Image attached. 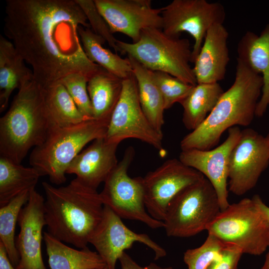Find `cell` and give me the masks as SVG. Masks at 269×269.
Returning <instances> with one entry per match:
<instances>
[{
    "mask_svg": "<svg viewBox=\"0 0 269 269\" xmlns=\"http://www.w3.org/2000/svg\"><path fill=\"white\" fill-rule=\"evenodd\" d=\"M221 211L216 192L204 177L173 198L163 221V228L168 237L193 236L206 230Z\"/></svg>",
    "mask_w": 269,
    "mask_h": 269,
    "instance_id": "52a82bcc",
    "label": "cell"
},
{
    "mask_svg": "<svg viewBox=\"0 0 269 269\" xmlns=\"http://www.w3.org/2000/svg\"><path fill=\"white\" fill-rule=\"evenodd\" d=\"M241 131L239 127H232L228 130L225 140L215 148L182 150L179 154V159L182 163L201 173L211 182L217 194L221 211L230 205L228 189L229 159Z\"/></svg>",
    "mask_w": 269,
    "mask_h": 269,
    "instance_id": "2e32d148",
    "label": "cell"
},
{
    "mask_svg": "<svg viewBox=\"0 0 269 269\" xmlns=\"http://www.w3.org/2000/svg\"><path fill=\"white\" fill-rule=\"evenodd\" d=\"M206 231L243 254L260 256L269 246V225L252 199L245 198L221 211Z\"/></svg>",
    "mask_w": 269,
    "mask_h": 269,
    "instance_id": "ba28073f",
    "label": "cell"
},
{
    "mask_svg": "<svg viewBox=\"0 0 269 269\" xmlns=\"http://www.w3.org/2000/svg\"><path fill=\"white\" fill-rule=\"evenodd\" d=\"M229 32L223 24L207 32L193 68L197 84L219 83L224 79L230 60Z\"/></svg>",
    "mask_w": 269,
    "mask_h": 269,
    "instance_id": "d6986e66",
    "label": "cell"
},
{
    "mask_svg": "<svg viewBox=\"0 0 269 269\" xmlns=\"http://www.w3.org/2000/svg\"><path fill=\"white\" fill-rule=\"evenodd\" d=\"M134 155L133 146L126 149L122 160L104 182L100 193L102 202L122 219L138 221L153 229L163 228V221L154 219L146 211L143 177L128 175Z\"/></svg>",
    "mask_w": 269,
    "mask_h": 269,
    "instance_id": "9c48e42d",
    "label": "cell"
},
{
    "mask_svg": "<svg viewBox=\"0 0 269 269\" xmlns=\"http://www.w3.org/2000/svg\"><path fill=\"white\" fill-rule=\"evenodd\" d=\"M237 51V58L262 77L263 86L256 110V116L261 117L269 107V24L259 35L251 31L245 32Z\"/></svg>",
    "mask_w": 269,
    "mask_h": 269,
    "instance_id": "ffe728a7",
    "label": "cell"
},
{
    "mask_svg": "<svg viewBox=\"0 0 269 269\" xmlns=\"http://www.w3.org/2000/svg\"><path fill=\"white\" fill-rule=\"evenodd\" d=\"M42 185L47 232L79 249L87 247L103 216L104 205L100 193L76 178L64 186L56 187L47 182Z\"/></svg>",
    "mask_w": 269,
    "mask_h": 269,
    "instance_id": "7a4b0ae2",
    "label": "cell"
},
{
    "mask_svg": "<svg viewBox=\"0 0 269 269\" xmlns=\"http://www.w3.org/2000/svg\"><path fill=\"white\" fill-rule=\"evenodd\" d=\"M153 75L162 97L165 110L176 103H180L194 86L163 72L153 71Z\"/></svg>",
    "mask_w": 269,
    "mask_h": 269,
    "instance_id": "4dcf8cb0",
    "label": "cell"
},
{
    "mask_svg": "<svg viewBox=\"0 0 269 269\" xmlns=\"http://www.w3.org/2000/svg\"><path fill=\"white\" fill-rule=\"evenodd\" d=\"M11 41L0 35V112L7 107L9 97L16 89L18 90L34 80L32 70Z\"/></svg>",
    "mask_w": 269,
    "mask_h": 269,
    "instance_id": "44dd1931",
    "label": "cell"
},
{
    "mask_svg": "<svg viewBox=\"0 0 269 269\" xmlns=\"http://www.w3.org/2000/svg\"><path fill=\"white\" fill-rule=\"evenodd\" d=\"M88 80L78 73L69 74L59 83L66 89L78 110L87 119H93V110L87 90Z\"/></svg>",
    "mask_w": 269,
    "mask_h": 269,
    "instance_id": "1f68e13d",
    "label": "cell"
},
{
    "mask_svg": "<svg viewBox=\"0 0 269 269\" xmlns=\"http://www.w3.org/2000/svg\"><path fill=\"white\" fill-rule=\"evenodd\" d=\"M121 54H127L152 71L167 73L182 81L196 85L197 83L191 62L189 40L165 33L161 29H143L139 40L128 43L118 40Z\"/></svg>",
    "mask_w": 269,
    "mask_h": 269,
    "instance_id": "8992f818",
    "label": "cell"
},
{
    "mask_svg": "<svg viewBox=\"0 0 269 269\" xmlns=\"http://www.w3.org/2000/svg\"><path fill=\"white\" fill-rule=\"evenodd\" d=\"M113 34L123 33L137 42L147 28L162 29V7L155 8L150 0H94Z\"/></svg>",
    "mask_w": 269,
    "mask_h": 269,
    "instance_id": "9a60e30c",
    "label": "cell"
},
{
    "mask_svg": "<svg viewBox=\"0 0 269 269\" xmlns=\"http://www.w3.org/2000/svg\"><path fill=\"white\" fill-rule=\"evenodd\" d=\"M40 177L32 167H24L6 157H0V207L21 193L30 191Z\"/></svg>",
    "mask_w": 269,
    "mask_h": 269,
    "instance_id": "83f0119b",
    "label": "cell"
},
{
    "mask_svg": "<svg viewBox=\"0 0 269 269\" xmlns=\"http://www.w3.org/2000/svg\"><path fill=\"white\" fill-rule=\"evenodd\" d=\"M0 269H16L10 262L6 249L0 242Z\"/></svg>",
    "mask_w": 269,
    "mask_h": 269,
    "instance_id": "8d00e7d4",
    "label": "cell"
},
{
    "mask_svg": "<svg viewBox=\"0 0 269 269\" xmlns=\"http://www.w3.org/2000/svg\"><path fill=\"white\" fill-rule=\"evenodd\" d=\"M5 12V34L41 87L73 73L89 81L103 69L84 51L78 28L90 25L75 0H6Z\"/></svg>",
    "mask_w": 269,
    "mask_h": 269,
    "instance_id": "6da1fadb",
    "label": "cell"
},
{
    "mask_svg": "<svg viewBox=\"0 0 269 269\" xmlns=\"http://www.w3.org/2000/svg\"><path fill=\"white\" fill-rule=\"evenodd\" d=\"M269 251L266 255L264 264L261 269H269Z\"/></svg>",
    "mask_w": 269,
    "mask_h": 269,
    "instance_id": "74e56055",
    "label": "cell"
},
{
    "mask_svg": "<svg viewBox=\"0 0 269 269\" xmlns=\"http://www.w3.org/2000/svg\"><path fill=\"white\" fill-rule=\"evenodd\" d=\"M105 138L108 142L119 144L126 139H137L162 154L165 153L163 134L155 130L141 109L134 74L123 80L121 95L111 115Z\"/></svg>",
    "mask_w": 269,
    "mask_h": 269,
    "instance_id": "8fae6325",
    "label": "cell"
},
{
    "mask_svg": "<svg viewBox=\"0 0 269 269\" xmlns=\"http://www.w3.org/2000/svg\"><path fill=\"white\" fill-rule=\"evenodd\" d=\"M43 240L50 269H96L107 266L97 252L88 247L75 249L43 232Z\"/></svg>",
    "mask_w": 269,
    "mask_h": 269,
    "instance_id": "7402d4cb",
    "label": "cell"
},
{
    "mask_svg": "<svg viewBox=\"0 0 269 269\" xmlns=\"http://www.w3.org/2000/svg\"><path fill=\"white\" fill-rule=\"evenodd\" d=\"M243 254L242 251L236 246L227 244L221 256L212 262L206 269H238Z\"/></svg>",
    "mask_w": 269,
    "mask_h": 269,
    "instance_id": "836d02e7",
    "label": "cell"
},
{
    "mask_svg": "<svg viewBox=\"0 0 269 269\" xmlns=\"http://www.w3.org/2000/svg\"><path fill=\"white\" fill-rule=\"evenodd\" d=\"M121 269H172L170 267H161L151 263L142 267L138 265L126 252H124L119 259Z\"/></svg>",
    "mask_w": 269,
    "mask_h": 269,
    "instance_id": "e575fe53",
    "label": "cell"
},
{
    "mask_svg": "<svg viewBox=\"0 0 269 269\" xmlns=\"http://www.w3.org/2000/svg\"><path fill=\"white\" fill-rule=\"evenodd\" d=\"M43 197L35 189L20 211L18 224L19 233L15 245L19 255L16 269H46L42 256L43 228L46 226Z\"/></svg>",
    "mask_w": 269,
    "mask_h": 269,
    "instance_id": "e0dca14e",
    "label": "cell"
},
{
    "mask_svg": "<svg viewBox=\"0 0 269 269\" xmlns=\"http://www.w3.org/2000/svg\"><path fill=\"white\" fill-rule=\"evenodd\" d=\"M224 92L219 83L194 86L180 103L183 109L182 122L191 131L198 128L212 111Z\"/></svg>",
    "mask_w": 269,
    "mask_h": 269,
    "instance_id": "cb8c5ba5",
    "label": "cell"
},
{
    "mask_svg": "<svg viewBox=\"0 0 269 269\" xmlns=\"http://www.w3.org/2000/svg\"><path fill=\"white\" fill-rule=\"evenodd\" d=\"M52 130L42 87L33 80L18 90L0 119V156L20 164L29 149L41 144Z\"/></svg>",
    "mask_w": 269,
    "mask_h": 269,
    "instance_id": "277c9868",
    "label": "cell"
},
{
    "mask_svg": "<svg viewBox=\"0 0 269 269\" xmlns=\"http://www.w3.org/2000/svg\"><path fill=\"white\" fill-rule=\"evenodd\" d=\"M29 192L21 193L0 208V242L4 246L15 268L20 259L15 245V227L20 211L29 199Z\"/></svg>",
    "mask_w": 269,
    "mask_h": 269,
    "instance_id": "f1b7e54d",
    "label": "cell"
},
{
    "mask_svg": "<svg viewBox=\"0 0 269 269\" xmlns=\"http://www.w3.org/2000/svg\"><path fill=\"white\" fill-rule=\"evenodd\" d=\"M204 177L179 159L165 161L143 177L144 204L147 212L154 219L163 221L173 198L183 188Z\"/></svg>",
    "mask_w": 269,
    "mask_h": 269,
    "instance_id": "4fadbf2b",
    "label": "cell"
},
{
    "mask_svg": "<svg viewBox=\"0 0 269 269\" xmlns=\"http://www.w3.org/2000/svg\"><path fill=\"white\" fill-rule=\"evenodd\" d=\"M110 120L93 119L53 129L41 144L34 147L30 165L40 176H47L52 183H64L71 162L89 142L105 137Z\"/></svg>",
    "mask_w": 269,
    "mask_h": 269,
    "instance_id": "5b68a950",
    "label": "cell"
},
{
    "mask_svg": "<svg viewBox=\"0 0 269 269\" xmlns=\"http://www.w3.org/2000/svg\"><path fill=\"white\" fill-rule=\"evenodd\" d=\"M133 74L136 79L138 99L141 109L155 130L163 134L164 123V103L153 78V71L147 69L133 57L128 56Z\"/></svg>",
    "mask_w": 269,
    "mask_h": 269,
    "instance_id": "603a6c76",
    "label": "cell"
},
{
    "mask_svg": "<svg viewBox=\"0 0 269 269\" xmlns=\"http://www.w3.org/2000/svg\"><path fill=\"white\" fill-rule=\"evenodd\" d=\"M269 165V134L251 128L241 131L229 163L228 190L242 196L254 188Z\"/></svg>",
    "mask_w": 269,
    "mask_h": 269,
    "instance_id": "7c38bea8",
    "label": "cell"
},
{
    "mask_svg": "<svg viewBox=\"0 0 269 269\" xmlns=\"http://www.w3.org/2000/svg\"><path fill=\"white\" fill-rule=\"evenodd\" d=\"M227 245L214 236L208 234L201 246L185 252L183 261L188 269H206L212 262L221 256Z\"/></svg>",
    "mask_w": 269,
    "mask_h": 269,
    "instance_id": "f546056e",
    "label": "cell"
},
{
    "mask_svg": "<svg viewBox=\"0 0 269 269\" xmlns=\"http://www.w3.org/2000/svg\"><path fill=\"white\" fill-rule=\"evenodd\" d=\"M163 31L173 36L186 32L194 39L191 63H194L208 30L213 25L223 24L226 11L219 2L206 0H173L162 7Z\"/></svg>",
    "mask_w": 269,
    "mask_h": 269,
    "instance_id": "30bf717a",
    "label": "cell"
},
{
    "mask_svg": "<svg viewBox=\"0 0 269 269\" xmlns=\"http://www.w3.org/2000/svg\"><path fill=\"white\" fill-rule=\"evenodd\" d=\"M78 33L84 51L91 62L123 80L133 74L128 58H123L105 48L103 45L106 41L90 28L80 26Z\"/></svg>",
    "mask_w": 269,
    "mask_h": 269,
    "instance_id": "484cf974",
    "label": "cell"
},
{
    "mask_svg": "<svg viewBox=\"0 0 269 269\" xmlns=\"http://www.w3.org/2000/svg\"><path fill=\"white\" fill-rule=\"evenodd\" d=\"M252 199L262 216L269 225V207L263 202L260 195L258 194L254 195Z\"/></svg>",
    "mask_w": 269,
    "mask_h": 269,
    "instance_id": "d590c367",
    "label": "cell"
},
{
    "mask_svg": "<svg viewBox=\"0 0 269 269\" xmlns=\"http://www.w3.org/2000/svg\"><path fill=\"white\" fill-rule=\"evenodd\" d=\"M119 143L108 142L105 137L95 139L72 160L66 174H74L85 185L97 190L105 182L118 162Z\"/></svg>",
    "mask_w": 269,
    "mask_h": 269,
    "instance_id": "ac0fdd59",
    "label": "cell"
},
{
    "mask_svg": "<svg viewBox=\"0 0 269 269\" xmlns=\"http://www.w3.org/2000/svg\"><path fill=\"white\" fill-rule=\"evenodd\" d=\"M42 90L44 108L53 129L75 125L89 120L80 112L61 83L42 87Z\"/></svg>",
    "mask_w": 269,
    "mask_h": 269,
    "instance_id": "4316f807",
    "label": "cell"
},
{
    "mask_svg": "<svg viewBox=\"0 0 269 269\" xmlns=\"http://www.w3.org/2000/svg\"><path fill=\"white\" fill-rule=\"evenodd\" d=\"M123 80L103 69L88 82L93 119H110L121 95Z\"/></svg>",
    "mask_w": 269,
    "mask_h": 269,
    "instance_id": "d4e9b609",
    "label": "cell"
},
{
    "mask_svg": "<svg viewBox=\"0 0 269 269\" xmlns=\"http://www.w3.org/2000/svg\"><path fill=\"white\" fill-rule=\"evenodd\" d=\"M96 269H108V268L107 267V266H106L105 267L103 268Z\"/></svg>",
    "mask_w": 269,
    "mask_h": 269,
    "instance_id": "f35d334b",
    "label": "cell"
},
{
    "mask_svg": "<svg viewBox=\"0 0 269 269\" xmlns=\"http://www.w3.org/2000/svg\"><path fill=\"white\" fill-rule=\"evenodd\" d=\"M135 242L150 248L154 253L155 260L166 255V251L147 235L130 229L120 216L104 205L102 219L92 234L89 243L95 247L108 269H115L117 261L122 254Z\"/></svg>",
    "mask_w": 269,
    "mask_h": 269,
    "instance_id": "5bb4252c",
    "label": "cell"
},
{
    "mask_svg": "<svg viewBox=\"0 0 269 269\" xmlns=\"http://www.w3.org/2000/svg\"><path fill=\"white\" fill-rule=\"evenodd\" d=\"M235 78L206 120L180 141L182 150H209L234 127L249 126L256 116L263 86L262 76L237 58Z\"/></svg>",
    "mask_w": 269,
    "mask_h": 269,
    "instance_id": "3957f363",
    "label": "cell"
},
{
    "mask_svg": "<svg viewBox=\"0 0 269 269\" xmlns=\"http://www.w3.org/2000/svg\"><path fill=\"white\" fill-rule=\"evenodd\" d=\"M85 14L92 31L102 37L116 53L119 52L118 39L114 36L110 28L98 10L94 0H75Z\"/></svg>",
    "mask_w": 269,
    "mask_h": 269,
    "instance_id": "d6a6232c",
    "label": "cell"
}]
</instances>
